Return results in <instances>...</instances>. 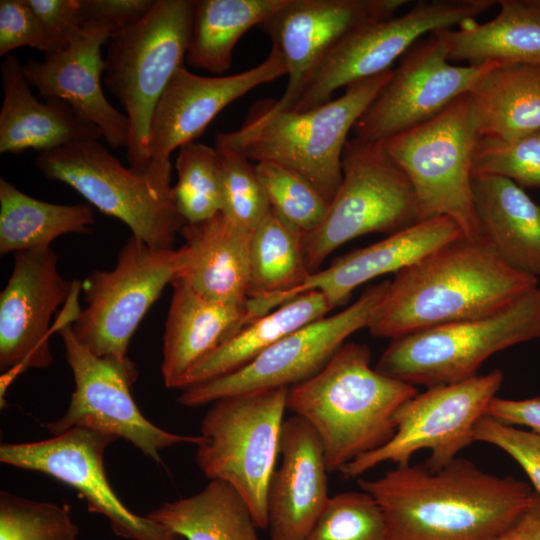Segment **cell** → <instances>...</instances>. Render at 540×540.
Here are the masks:
<instances>
[{
    "mask_svg": "<svg viewBox=\"0 0 540 540\" xmlns=\"http://www.w3.org/2000/svg\"><path fill=\"white\" fill-rule=\"evenodd\" d=\"M378 503L386 540H495L529 505L534 491L511 476H496L456 458L430 471L397 466L358 479Z\"/></svg>",
    "mask_w": 540,
    "mask_h": 540,
    "instance_id": "cell-1",
    "label": "cell"
},
{
    "mask_svg": "<svg viewBox=\"0 0 540 540\" xmlns=\"http://www.w3.org/2000/svg\"><path fill=\"white\" fill-rule=\"evenodd\" d=\"M537 284V278L505 263L483 238L461 237L397 272L368 329L393 340L489 316Z\"/></svg>",
    "mask_w": 540,
    "mask_h": 540,
    "instance_id": "cell-2",
    "label": "cell"
},
{
    "mask_svg": "<svg viewBox=\"0 0 540 540\" xmlns=\"http://www.w3.org/2000/svg\"><path fill=\"white\" fill-rule=\"evenodd\" d=\"M417 393L372 368L366 345L346 342L318 373L289 388L287 409L316 431L332 473L386 444L396 412Z\"/></svg>",
    "mask_w": 540,
    "mask_h": 540,
    "instance_id": "cell-3",
    "label": "cell"
},
{
    "mask_svg": "<svg viewBox=\"0 0 540 540\" xmlns=\"http://www.w3.org/2000/svg\"><path fill=\"white\" fill-rule=\"evenodd\" d=\"M392 72L354 82L338 98L304 111H273L260 101L239 129L218 133L215 146L235 149L255 163L282 165L306 179L331 203L342 182V156L349 132Z\"/></svg>",
    "mask_w": 540,
    "mask_h": 540,
    "instance_id": "cell-4",
    "label": "cell"
},
{
    "mask_svg": "<svg viewBox=\"0 0 540 540\" xmlns=\"http://www.w3.org/2000/svg\"><path fill=\"white\" fill-rule=\"evenodd\" d=\"M194 0H155L137 23L113 33L104 59V84L121 103L130 123L127 160L146 174L151 118L162 93L183 66Z\"/></svg>",
    "mask_w": 540,
    "mask_h": 540,
    "instance_id": "cell-5",
    "label": "cell"
},
{
    "mask_svg": "<svg viewBox=\"0 0 540 540\" xmlns=\"http://www.w3.org/2000/svg\"><path fill=\"white\" fill-rule=\"evenodd\" d=\"M289 388L250 391L214 401L200 425L195 462L210 480L230 485L259 529L267 528V490L277 466Z\"/></svg>",
    "mask_w": 540,
    "mask_h": 540,
    "instance_id": "cell-6",
    "label": "cell"
},
{
    "mask_svg": "<svg viewBox=\"0 0 540 540\" xmlns=\"http://www.w3.org/2000/svg\"><path fill=\"white\" fill-rule=\"evenodd\" d=\"M534 339H540L538 286L492 315L391 340L375 369L415 387L453 384L478 375L493 354Z\"/></svg>",
    "mask_w": 540,
    "mask_h": 540,
    "instance_id": "cell-7",
    "label": "cell"
},
{
    "mask_svg": "<svg viewBox=\"0 0 540 540\" xmlns=\"http://www.w3.org/2000/svg\"><path fill=\"white\" fill-rule=\"evenodd\" d=\"M478 139L465 93L431 120L377 143L410 181L421 221L449 217L470 240L481 238L472 190Z\"/></svg>",
    "mask_w": 540,
    "mask_h": 540,
    "instance_id": "cell-8",
    "label": "cell"
},
{
    "mask_svg": "<svg viewBox=\"0 0 540 540\" xmlns=\"http://www.w3.org/2000/svg\"><path fill=\"white\" fill-rule=\"evenodd\" d=\"M35 165L46 179L69 185L151 247L173 249L186 224L175 206L172 185L124 167L98 140L39 152Z\"/></svg>",
    "mask_w": 540,
    "mask_h": 540,
    "instance_id": "cell-9",
    "label": "cell"
},
{
    "mask_svg": "<svg viewBox=\"0 0 540 540\" xmlns=\"http://www.w3.org/2000/svg\"><path fill=\"white\" fill-rule=\"evenodd\" d=\"M343 178L322 223L303 236L309 271L348 241L369 233L391 235L421 221L413 187L378 144L349 139Z\"/></svg>",
    "mask_w": 540,
    "mask_h": 540,
    "instance_id": "cell-10",
    "label": "cell"
},
{
    "mask_svg": "<svg viewBox=\"0 0 540 540\" xmlns=\"http://www.w3.org/2000/svg\"><path fill=\"white\" fill-rule=\"evenodd\" d=\"M72 322L65 311L56 321L75 388L66 412L44 424L50 433L58 435L76 427L108 433L130 442L157 464H163V450L199 443V435L172 433L149 421L132 396L139 375L135 363L128 357L95 355L77 341Z\"/></svg>",
    "mask_w": 540,
    "mask_h": 540,
    "instance_id": "cell-11",
    "label": "cell"
},
{
    "mask_svg": "<svg viewBox=\"0 0 540 540\" xmlns=\"http://www.w3.org/2000/svg\"><path fill=\"white\" fill-rule=\"evenodd\" d=\"M503 377V372L495 369L417 393L396 412L392 438L345 465L340 473L346 478H357L386 462L406 466L413 454L422 449L430 452L424 463L428 470L445 467L474 442V427L496 397Z\"/></svg>",
    "mask_w": 540,
    "mask_h": 540,
    "instance_id": "cell-12",
    "label": "cell"
},
{
    "mask_svg": "<svg viewBox=\"0 0 540 540\" xmlns=\"http://www.w3.org/2000/svg\"><path fill=\"white\" fill-rule=\"evenodd\" d=\"M496 3L494 0L419 1L400 16L357 26L326 54L289 110L311 109L331 100L339 88L391 70L392 63L422 36L475 20Z\"/></svg>",
    "mask_w": 540,
    "mask_h": 540,
    "instance_id": "cell-13",
    "label": "cell"
},
{
    "mask_svg": "<svg viewBox=\"0 0 540 540\" xmlns=\"http://www.w3.org/2000/svg\"><path fill=\"white\" fill-rule=\"evenodd\" d=\"M174 249L131 236L111 270H95L81 283L86 306L71 324L77 341L98 356L126 358L142 319L176 275Z\"/></svg>",
    "mask_w": 540,
    "mask_h": 540,
    "instance_id": "cell-14",
    "label": "cell"
},
{
    "mask_svg": "<svg viewBox=\"0 0 540 540\" xmlns=\"http://www.w3.org/2000/svg\"><path fill=\"white\" fill-rule=\"evenodd\" d=\"M390 281L369 286L347 308L286 335L244 367L181 390L177 402L194 408L230 395L290 388L318 373L346 340L368 328Z\"/></svg>",
    "mask_w": 540,
    "mask_h": 540,
    "instance_id": "cell-15",
    "label": "cell"
},
{
    "mask_svg": "<svg viewBox=\"0 0 540 540\" xmlns=\"http://www.w3.org/2000/svg\"><path fill=\"white\" fill-rule=\"evenodd\" d=\"M118 438L88 428H72L52 438L3 443L0 461L49 475L74 488L89 512L104 516L113 532L126 540H184L182 536L131 511L112 489L104 468V453Z\"/></svg>",
    "mask_w": 540,
    "mask_h": 540,
    "instance_id": "cell-16",
    "label": "cell"
},
{
    "mask_svg": "<svg viewBox=\"0 0 540 540\" xmlns=\"http://www.w3.org/2000/svg\"><path fill=\"white\" fill-rule=\"evenodd\" d=\"M497 64L453 65L443 42L434 33L428 34L402 56L398 68L356 122L354 138L377 144L431 120Z\"/></svg>",
    "mask_w": 540,
    "mask_h": 540,
    "instance_id": "cell-17",
    "label": "cell"
},
{
    "mask_svg": "<svg viewBox=\"0 0 540 540\" xmlns=\"http://www.w3.org/2000/svg\"><path fill=\"white\" fill-rule=\"evenodd\" d=\"M75 281L58 270L51 247L14 254L9 280L0 294L1 396L8 384L28 369L53 362L49 336L54 312L70 297Z\"/></svg>",
    "mask_w": 540,
    "mask_h": 540,
    "instance_id": "cell-18",
    "label": "cell"
},
{
    "mask_svg": "<svg viewBox=\"0 0 540 540\" xmlns=\"http://www.w3.org/2000/svg\"><path fill=\"white\" fill-rule=\"evenodd\" d=\"M280 55L271 49L258 65L229 76H200L181 66L173 74L155 106L148 139L153 179L171 185L170 154L195 142L229 104L254 88L286 75Z\"/></svg>",
    "mask_w": 540,
    "mask_h": 540,
    "instance_id": "cell-19",
    "label": "cell"
},
{
    "mask_svg": "<svg viewBox=\"0 0 540 540\" xmlns=\"http://www.w3.org/2000/svg\"><path fill=\"white\" fill-rule=\"evenodd\" d=\"M406 0H287L259 27L271 39L288 77L278 100L262 101L273 110L291 109L313 72L348 32L366 22L393 17Z\"/></svg>",
    "mask_w": 540,
    "mask_h": 540,
    "instance_id": "cell-20",
    "label": "cell"
},
{
    "mask_svg": "<svg viewBox=\"0 0 540 540\" xmlns=\"http://www.w3.org/2000/svg\"><path fill=\"white\" fill-rule=\"evenodd\" d=\"M112 33L104 28L82 26L64 49L45 54L42 61L28 59L25 77L46 98L68 102L95 124L113 149L128 147L130 123L126 114L112 106L101 87L104 59L101 47Z\"/></svg>",
    "mask_w": 540,
    "mask_h": 540,
    "instance_id": "cell-21",
    "label": "cell"
},
{
    "mask_svg": "<svg viewBox=\"0 0 540 540\" xmlns=\"http://www.w3.org/2000/svg\"><path fill=\"white\" fill-rule=\"evenodd\" d=\"M279 457L267 490L266 529L270 540H303L330 496L322 442L302 417L284 420Z\"/></svg>",
    "mask_w": 540,
    "mask_h": 540,
    "instance_id": "cell-22",
    "label": "cell"
},
{
    "mask_svg": "<svg viewBox=\"0 0 540 540\" xmlns=\"http://www.w3.org/2000/svg\"><path fill=\"white\" fill-rule=\"evenodd\" d=\"M463 236L449 217L419 221L369 246L338 257L330 266L312 273L289 298L312 290L324 295L332 309L344 304L352 292L370 280L413 265L437 249Z\"/></svg>",
    "mask_w": 540,
    "mask_h": 540,
    "instance_id": "cell-23",
    "label": "cell"
},
{
    "mask_svg": "<svg viewBox=\"0 0 540 540\" xmlns=\"http://www.w3.org/2000/svg\"><path fill=\"white\" fill-rule=\"evenodd\" d=\"M184 244L176 250L175 278L209 300L246 306L252 232L235 225L221 212L180 231Z\"/></svg>",
    "mask_w": 540,
    "mask_h": 540,
    "instance_id": "cell-24",
    "label": "cell"
},
{
    "mask_svg": "<svg viewBox=\"0 0 540 540\" xmlns=\"http://www.w3.org/2000/svg\"><path fill=\"white\" fill-rule=\"evenodd\" d=\"M3 102L0 110V152L21 154L28 149L48 151L74 143L98 140L101 130L68 102L35 98L23 64L13 54L1 65Z\"/></svg>",
    "mask_w": 540,
    "mask_h": 540,
    "instance_id": "cell-25",
    "label": "cell"
},
{
    "mask_svg": "<svg viewBox=\"0 0 540 540\" xmlns=\"http://www.w3.org/2000/svg\"><path fill=\"white\" fill-rule=\"evenodd\" d=\"M171 285L161 375L167 388L181 389L192 368L244 326L246 306L209 300L178 278Z\"/></svg>",
    "mask_w": 540,
    "mask_h": 540,
    "instance_id": "cell-26",
    "label": "cell"
},
{
    "mask_svg": "<svg viewBox=\"0 0 540 540\" xmlns=\"http://www.w3.org/2000/svg\"><path fill=\"white\" fill-rule=\"evenodd\" d=\"M481 238L509 266L540 277V207L521 186L497 175H473Z\"/></svg>",
    "mask_w": 540,
    "mask_h": 540,
    "instance_id": "cell-27",
    "label": "cell"
},
{
    "mask_svg": "<svg viewBox=\"0 0 540 540\" xmlns=\"http://www.w3.org/2000/svg\"><path fill=\"white\" fill-rule=\"evenodd\" d=\"M498 14L479 24L433 33L443 42L448 60L469 65L489 62L540 67V0H500Z\"/></svg>",
    "mask_w": 540,
    "mask_h": 540,
    "instance_id": "cell-28",
    "label": "cell"
},
{
    "mask_svg": "<svg viewBox=\"0 0 540 540\" xmlns=\"http://www.w3.org/2000/svg\"><path fill=\"white\" fill-rule=\"evenodd\" d=\"M310 275L303 234L270 208L251 234L244 325L288 302Z\"/></svg>",
    "mask_w": 540,
    "mask_h": 540,
    "instance_id": "cell-29",
    "label": "cell"
},
{
    "mask_svg": "<svg viewBox=\"0 0 540 540\" xmlns=\"http://www.w3.org/2000/svg\"><path fill=\"white\" fill-rule=\"evenodd\" d=\"M467 95L479 137L509 140L540 130V67L497 64Z\"/></svg>",
    "mask_w": 540,
    "mask_h": 540,
    "instance_id": "cell-30",
    "label": "cell"
},
{
    "mask_svg": "<svg viewBox=\"0 0 540 540\" xmlns=\"http://www.w3.org/2000/svg\"><path fill=\"white\" fill-rule=\"evenodd\" d=\"M332 310L322 293L305 292L247 323L186 375L180 390L232 373L291 332Z\"/></svg>",
    "mask_w": 540,
    "mask_h": 540,
    "instance_id": "cell-31",
    "label": "cell"
},
{
    "mask_svg": "<svg viewBox=\"0 0 540 540\" xmlns=\"http://www.w3.org/2000/svg\"><path fill=\"white\" fill-rule=\"evenodd\" d=\"M146 516L184 540H260L248 505L222 481L210 480L196 494L164 502Z\"/></svg>",
    "mask_w": 540,
    "mask_h": 540,
    "instance_id": "cell-32",
    "label": "cell"
},
{
    "mask_svg": "<svg viewBox=\"0 0 540 540\" xmlns=\"http://www.w3.org/2000/svg\"><path fill=\"white\" fill-rule=\"evenodd\" d=\"M287 0H194L185 60L214 75L230 69L234 47L254 26H260Z\"/></svg>",
    "mask_w": 540,
    "mask_h": 540,
    "instance_id": "cell-33",
    "label": "cell"
},
{
    "mask_svg": "<svg viewBox=\"0 0 540 540\" xmlns=\"http://www.w3.org/2000/svg\"><path fill=\"white\" fill-rule=\"evenodd\" d=\"M94 221L91 205L41 201L0 179L1 255L51 247L62 235L91 232Z\"/></svg>",
    "mask_w": 540,
    "mask_h": 540,
    "instance_id": "cell-34",
    "label": "cell"
},
{
    "mask_svg": "<svg viewBox=\"0 0 540 540\" xmlns=\"http://www.w3.org/2000/svg\"><path fill=\"white\" fill-rule=\"evenodd\" d=\"M175 206L186 223L209 219L221 211L219 156L215 147L198 142L179 148Z\"/></svg>",
    "mask_w": 540,
    "mask_h": 540,
    "instance_id": "cell-35",
    "label": "cell"
},
{
    "mask_svg": "<svg viewBox=\"0 0 540 540\" xmlns=\"http://www.w3.org/2000/svg\"><path fill=\"white\" fill-rule=\"evenodd\" d=\"M255 168L270 208L303 236L324 220L330 203L306 179L273 162H257Z\"/></svg>",
    "mask_w": 540,
    "mask_h": 540,
    "instance_id": "cell-36",
    "label": "cell"
},
{
    "mask_svg": "<svg viewBox=\"0 0 540 540\" xmlns=\"http://www.w3.org/2000/svg\"><path fill=\"white\" fill-rule=\"evenodd\" d=\"M219 156L221 213L253 232L270 210L255 164L235 149L215 146Z\"/></svg>",
    "mask_w": 540,
    "mask_h": 540,
    "instance_id": "cell-37",
    "label": "cell"
},
{
    "mask_svg": "<svg viewBox=\"0 0 540 540\" xmlns=\"http://www.w3.org/2000/svg\"><path fill=\"white\" fill-rule=\"evenodd\" d=\"M0 540H79L70 506L0 493Z\"/></svg>",
    "mask_w": 540,
    "mask_h": 540,
    "instance_id": "cell-38",
    "label": "cell"
},
{
    "mask_svg": "<svg viewBox=\"0 0 540 540\" xmlns=\"http://www.w3.org/2000/svg\"><path fill=\"white\" fill-rule=\"evenodd\" d=\"M303 540H386V524L369 493L342 492L329 497Z\"/></svg>",
    "mask_w": 540,
    "mask_h": 540,
    "instance_id": "cell-39",
    "label": "cell"
},
{
    "mask_svg": "<svg viewBox=\"0 0 540 540\" xmlns=\"http://www.w3.org/2000/svg\"><path fill=\"white\" fill-rule=\"evenodd\" d=\"M472 175H497L540 189V130L509 140L479 137Z\"/></svg>",
    "mask_w": 540,
    "mask_h": 540,
    "instance_id": "cell-40",
    "label": "cell"
},
{
    "mask_svg": "<svg viewBox=\"0 0 540 540\" xmlns=\"http://www.w3.org/2000/svg\"><path fill=\"white\" fill-rule=\"evenodd\" d=\"M22 46L47 54L66 48L68 42L48 27L26 0H1L0 56Z\"/></svg>",
    "mask_w": 540,
    "mask_h": 540,
    "instance_id": "cell-41",
    "label": "cell"
},
{
    "mask_svg": "<svg viewBox=\"0 0 540 540\" xmlns=\"http://www.w3.org/2000/svg\"><path fill=\"white\" fill-rule=\"evenodd\" d=\"M473 440L491 444L512 457L540 496V434L484 415L474 427Z\"/></svg>",
    "mask_w": 540,
    "mask_h": 540,
    "instance_id": "cell-42",
    "label": "cell"
},
{
    "mask_svg": "<svg viewBox=\"0 0 540 540\" xmlns=\"http://www.w3.org/2000/svg\"><path fill=\"white\" fill-rule=\"evenodd\" d=\"M155 0H80L82 26L109 30L112 34L134 25L152 8Z\"/></svg>",
    "mask_w": 540,
    "mask_h": 540,
    "instance_id": "cell-43",
    "label": "cell"
},
{
    "mask_svg": "<svg viewBox=\"0 0 540 540\" xmlns=\"http://www.w3.org/2000/svg\"><path fill=\"white\" fill-rule=\"evenodd\" d=\"M39 18L67 42L82 29L80 0H26Z\"/></svg>",
    "mask_w": 540,
    "mask_h": 540,
    "instance_id": "cell-44",
    "label": "cell"
},
{
    "mask_svg": "<svg viewBox=\"0 0 540 540\" xmlns=\"http://www.w3.org/2000/svg\"><path fill=\"white\" fill-rule=\"evenodd\" d=\"M485 415L505 424L526 426L540 434V397L519 400L494 397Z\"/></svg>",
    "mask_w": 540,
    "mask_h": 540,
    "instance_id": "cell-45",
    "label": "cell"
}]
</instances>
